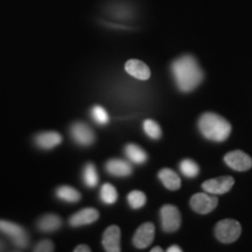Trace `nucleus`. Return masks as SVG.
Wrapping results in <instances>:
<instances>
[{"label":"nucleus","mask_w":252,"mask_h":252,"mask_svg":"<svg viewBox=\"0 0 252 252\" xmlns=\"http://www.w3.org/2000/svg\"><path fill=\"white\" fill-rule=\"evenodd\" d=\"M72 140L81 146H89L94 141V131L84 123H75L70 128Z\"/></svg>","instance_id":"1a4fd4ad"},{"label":"nucleus","mask_w":252,"mask_h":252,"mask_svg":"<svg viewBox=\"0 0 252 252\" xmlns=\"http://www.w3.org/2000/svg\"><path fill=\"white\" fill-rule=\"evenodd\" d=\"M144 131L152 139H159L161 137V128H160L159 124L152 119H146L144 122Z\"/></svg>","instance_id":"b1692460"},{"label":"nucleus","mask_w":252,"mask_h":252,"mask_svg":"<svg viewBox=\"0 0 252 252\" xmlns=\"http://www.w3.org/2000/svg\"><path fill=\"white\" fill-rule=\"evenodd\" d=\"M172 74L179 89L189 93L200 86L204 74L196 59L191 55H184L172 63Z\"/></svg>","instance_id":"f257e3e1"},{"label":"nucleus","mask_w":252,"mask_h":252,"mask_svg":"<svg viewBox=\"0 0 252 252\" xmlns=\"http://www.w3.org/2000/svg\"><path fill=\"white\" fill-rule=\"evenodd\" d=\"M4 250V244H2V242L0 241V251H2Z\"/></svg>","instance_id":"c756f323"},{"label":"nucleus","mask_w":252,"mask_h":252,"mask_svg":"<svg viewBox=\"0 0 252 252\" xmlns=\"http://www.w3.org/2000/svg\"><path fill=\"white\" fill-rule=\"evenodd\" d=\"M37 229L42 232H53L59 230L62 226L61 217L54 214H48V215L42 216L36 223Z\"/></svg>","instance_id":"f3484780"},{"label":"nucleus","mask_w":252,"mask_h":252,"mask_svg":"<svg viewBox=\"0 0 252 252\" xmlns=\"http://www.w3.org/2000/svg\"><path fill=\"white\" fill-rule=\"evenodd\" d=\"M56 197L59 200L64 201V202H69V203H75L78 202L81 200V194L80 191L76 190L75 188L69 187V186H61L56 189L55 191Z\"/></svg>","instance_id":"a211bd4d"},{"label":"nucleus","mask_w":252,"mask_h":252,"mask_svg":"<svg viewBox=\"0 0 252 252\" xmlns=\"http://www.w3.org/2000/svg\"><path fill=\"white\" fill-rule=\"evenodd\" d=\"M83 181L84 185L89 188L96 187L98 184V174H97L96 167L94 163H87L86 167L83 169Z\"/></svg>","instance_id":"aec40b11"},{"label":"nucleus","mask_w":252,"mask_h":252,"mask_svg":"<svg viewBox=\"0 0 252 252\" xmlns=\"http://www.w3.org/2000/svg\"><path fill=\"white\" fill-rule=\"evenodd\" d=\"M99 217V213L94 208H86L80 212L75 213L69 220V224L72 228H80V226L89 225L91 223L96 222Z\"/></svg>","instance_id":"f8f14e48"},{"label":"nucleus","mask_w":252,"mask_h":252,"mask_svg":"<svg viewBox=\"0 0 252 252\" xmlns=\"http://www.w3.org/2000/svg\"><path fill=\"white\" fill-rule=\"evenodd\" d=\"M54 244L52 242L48 241V239H45V241H41L40 243L36 244V247L34 248V251L37 252H52L54 251Z\"/></svg>","instance_id":"a878e982"},{"label":"nucleus","mask_w":252,"mask_h":252,"mask_svg":"<svg viewBox=\"0 0 252 252\" xmlns=\"http://www.w3.org/2000/svg\"><path fill=\"white\" fill-rule=\"evenodd\" d=\"M127 201L132 209H140L146 203V195L140 190H133L128 194Z\"/></svg>","instance_id":"4be33fe9"},{"label":"nucleus","mask_w":252,"mask_h":252,"mask_svg":"<svg viewBox=\"0 0 252 252\" xmlns=\"http://www.w3.org/2000/svg\"><path fill=\"white\" fill-rule=\"evenodd\" d=\"M181 248H179L178 245H172L171 248L167 249V252H181Z\"/></svg>","instance_id":"cd10ccee"},{"label":"nucleus","mask_w":252,"mask_h":252,"mask_svg":"<svg viewBox=\"0 0 252 252\" xmlns=\"http://www.w3.org/2000/svg\"><path fill=\"white\" fill-rule=\"evenodd\" d=\"M235 180L231 176H220V178L210 179L202 184V188L207 193L213 195L225 194L234 187Z\"/></svg>","instance_id":"0eeeda50"},{"label":"nucleus","mask_w":252,"mask_h":252,"mask_svg":"<svg viewBox=\"0 0 252 252\" xmlns=\"http://www.w3.org/2000/svg\"><path fill=\"white\" fill-rule=\"evenodd\" d=\"M0 232H2L5 236L11 239L17 248L24 249L30 244V238L23 226L17 224L14 222H9L6 220H0Z\"/></svg>","instance_id":"20e7f679"},{"label":"nucleus","mask_w":252,"mask_h":252,"mask_svg":"<svg viewBox=\"0 0 252 252\" xmlns=\"http://www.w3.org/2000/svg\"><path fill=\"white\" fill-rule=\"evenodd\" d=\"M91 117L98 125H106L109 123V115L103 106L96 105L91 109Z\"/></svg>","instance_id":"393cba45"},{"label":"nucleus","mask_w":252,"mask_h":252,"mask_svg":"<svg viewBox=\"0 0 252 252\" xmlns=\"http://www.w3.org/2000/svg\"><path fill=\"white\" fill-rule=\"evenodd\" d=\"M103 248L108 252H119L121 248V229L117 225H111L104 231L102 239Z\"/></svg>","instance_id":"9b49d317"},{"label":"nucleus","mask_w":252,"mask_h":252,"mask_svg":"<svg viewBox=\"0 0 252 252\" xmlns=\"http://www.w3.org/2000/svg\"><path fill=\"white\" fill-rule=\"evenodd\" d=\"M125 70L132 77L140 81H146L151 77L150 68L139 60H128L125 64Z\"/></svg>","instance_id":"ddd939ff"},{"label":"nucleus","mask_w":252,"mask_h":252,"mask_svg":"<svg viewBox=\"0 0 252 252\" xmlns=\"http://www.w3.org/2000/svg\"><path fill=\"white\" fill-rule=\"evenodd\" d=\"M34 141L40 149L52 150L62 143V135L58 132H42V133L36 134Z\"/></svg>","instance_id":"4468645a"},{"label":"nucleus","mask_w":252,"mask_h":252,"mask_svg":"<svg viewBox=\"0 0 252 252\" xmlns=\"http://www.w3.org/2000/svg\"><path fill=\"white\" fill-rule=\"evenodd\" d=\"M162 229L166 232L176 231L181 225V215L179 209L172 204L163 206L160 210Z\"/></svg>","instance_id":"39448f33"},{"label":"nucleus","mask_w":252,"mask_h":252,"mask_svg":"<svg viewBox=\"0 0 252 252\" xmlns=\"http://www.w3.org/2000/svg\"><path fill=\"white\" fill-rule=\"evenodd\" d=\"M198 130L207 139L222 143L228 139L231 133V125L230 123L216 113L208 112L201 116L198 119Z\"/></svg>","instance_id":"f03ea898"},{"label":"nucleus","mask_w":252,"mask_h":252,"mask_svg":"<svg viewBox=\"0 0 252 252\" xmlns=\"http://www.w3.org/2000/svg\"><path fill=\"white\" fill-rule=\"evenodd\" d=\"M75 252H90V248L88 245H78L77 248H75Z\"/></svg>","instance_id":"bb28decb"},{"label":"nucleus","mask_w":252,"mask_h":252,"mask_svg":"<svg viewBox=\"0 0 252 252\" xmlns=\"http://www.w3.org/2000/svg\"><path fill=\"white\" fill-rule=\"evenodd\" d=\"M125 154L134 163H144L147 161V153L135 144L126 145Z\"/></svg>","instance_id":"6ab92c4d"},{"label":"nucleus","mask_w":252,"mask_h":252,"mask_svg":"<svg viewBox=\"0 0 252 252\" xmlns=\"http://www.w3.org/2000/svg\"><path fill=\"white\" fill-rule=\"evenodd\" d=\"M219 200L216 196H210L209 193H197L190 198V207L198 214H208L217 207Z\"/></svg>","instance_id":"423d86ee"},{"label":"nucleus","mask_w":252,"mask_h":252,"mask_svg":"<svg viewBox=\"0 0 252 252\" xmlns=\"http://www.w3.org/2000/svg\"><path fill=\"white\" fill-rule=\"evenodd\" d=\"M224 161L230 168L237 172H245L252 167V159L242 151H232L224 157Z\"/></svg>","instance_id":"6e6552de"},{"label":"nucleus","mask_w":252,"mask_h":252,"mask_svg":"<svg viewBox=\"0 0 252 252\" xmlns=\"http://www.w3.org/2000/svg\"><path fill=\"white\" fill-rule=\"evenodd\" d=\"M118 194L111 184H104L100 189V200L106 204H113L117 201Z\"/></svg>","instance_id":"412c9836"},{"label":"nucleus","mask_w":252,"mask_h":252,"mask_svg":"<svg viewBox=\"0 0 252 252\" xmlns=\"http://www.w3.org/2000/svg\"><path fill=\"white\" fill-rule=\"evenodd\" d=\"M154 228L153 223H144L137 229L133 236V245L137 249H145L150 247L154 239Z\"/></svg>","instance_id":"9d476101"},{"label":"nucleus","mask_w":252,"mask_h":252,"mask_svg":"<svg viewBox=\"0 0 252 252\" xmlns=\"http://www.w3.org/2000/svg\"><path fill=\"white\" fill-rule=\"evenodd\" d=\"M180 171L187 178H195V176H197L200 169H198L196 162L190 159H186L180 162Z\"/></svg>","instance_id":"5701e85b"},{"label":"nucleus","mask_w":252,"mask_h":252,"mask_svg":"<svg viewBox=\"0 0 252 252\" xmlns=\"http://www.w3.org/2000/svg\"><path fill=\"white\" fill-rule=\"evenodd\" d=\"M242 234V226L236 220H222L215 226L216 238L224 244L237 241Z\"/></svg>","instance_id":"7ed1b4c3"},{"label":"nucleus","mask_w":252,"mask_h":252,"mask_svg":"<svg viewBox=\"0 0 252 252\" xmlns=\"http://www.w3.org/2000/svg\"><path fill=\"white\" fill-rule=\"evenodd\" d=\"M106 172L110 173L111 175L119 176V178H124V176L131 175L132 167L128 162L124 161L121 159H112L109 160L105 165Z\"/></svg>","instance_id":"2eb2a0df"},{"label":"nucleus","mask_w":252,"mask_h":252,"mask_svg":"<svg viewBox=\"0 0 252 252\" xmlns=\"http://www.w3.org/2000/svg\"><path fill=\"white\" fill-rule=\"evenodd\" d=\"M151 251H152V252H161L162 249L160 248V247H157V248H153Z\"/></svg>","instance_id":"c85d7f7f"},{"label":"nucleus","mask_w":252,"mask_h":252,"mask_svg":"<svg viewBox=\"0 0 252 252\" xmlns=\"http://www.w3.org/2000/svg\"><path fill=\"white\" fill-rule=\"evenodd\" d=\"M160 181L162 182V185L168 189V190H178L181 187V179L179 176L178 173H175L173 169L169 168H163L159 172Z\"/></svg>","instance_id":"dca6fc26"}]
</instances>
